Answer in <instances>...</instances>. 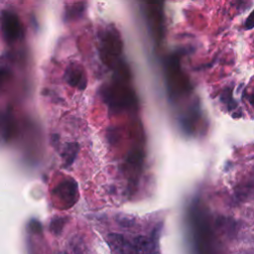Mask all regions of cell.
<instances>
[{"label":"cell","mask_w":254,"mask_h":254,"mask_svg":"<svg viewBox=\"0 0 254 254\" xmlns=\"http://www.w3.org/2000/svg\"><path fill=\"white\" fill-rule=\"evenodd\" d=\"M66 80L72 86H78L84 88L86 84L83 69L76 64H71L66 70Z\"/></svg>","instance_id":"7a4b0ae2"},{"label":"cell","mask_w":254,"mask_h":254,"mask_svg":"<svg viewBox=\"0 0 254 254\" xmlns=\"http://www.w3.org/2000/svg\"><path fill=\"white\" fill-rule=\"evenodd\" d=\"M143 254H160V253H159V251L157 249L153 248V249H150V250H148L147 252H145Z\"/></svg>","instance_id":"277c9868"},{"label":"cell","mask_w":254,"mask_h":254,"mask_svg":"<svg viewBox=\"0 0 254 254\" xmlns=\"http://www.w3.org/2000/svg\"><path fill=\"white\" fill-rule=\"evenodd\" d=\"M3 35L8 41H15L21 35V25L20 21L12 12H6L2 16V25H1Z\"/></svg>","instance_id":"6da1fadb"},{"label":"cell","mask_w":254,"mask_h":254,"mask_svg":"<svg viewBox=\"0 0 254 254\" xmlns=\"http://www.w3.org/2000/svg\"><path fill=\"white\" fill-rule=\"evenodd\" d=\"M245 28L246 29H252L254 28V10L249 14L245 21Z\"/></svg>","instance_id":"3957f363"},{"label":"cell","mask_w":254,"mask_h":254,"mask_svg":"<svg viewBox=\"0 0 254 254\" xmlns=\"http://www.w3.org/2000/svg\"><path fill=\"white\" fill-rule=\"evenodd\" d=\"M251 103H252V105L254 106V93H253V95H252V97H251Z\"/></svg>","instance_id":"5b68a950"}]
</instances>
